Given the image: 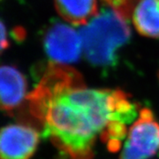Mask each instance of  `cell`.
I'll use <instances>...</instances> for the list:
<instances>
[{
  "label": "cell",
  "instance_id": "cell-1",
  "mask_svg": "<svg viewBox=\"0 0 159 159\" xmlns=\"http://www.w3.org/2000/svg\"><path fill=\"white\" fill-rule=\"evenodd\" d=\"M27 99L43 136L70 159H92L97 138L111 123L128 125L138 117L126 93L89 89L77 70L57 63L47 66Z\"/></svg>",
  "mask_w": 159,
  "mask_h": 159
},
{
  "label": "cell",
  "instance_id": "cell-2",
  "mask_svg": "<svg viewBox=\"0 0 159 159\" xmlns=\"http://www.w3.org/2000/svg\"><path fill=\"white\" fill-rule=\"evenodd\" d=\"M126 18L115 9H104L80 29V34L88 60L108 66L116 61V51L130 38Z\"/></svg>",
  "mask_w": 159,
  "mask_h": 159
},
{
  "label": "cell",
  "instance_id": "cell-3",
  "mask_svg": "<svg viewBox=\"0 0 159 159\" xmlns=\"http://www.w3.org/2000/svg\"><path fill=\"white\" fill-rule=\"evenodd\" d=\"M159 149V122L150 109L142 108L128 130L119 159H148Z\"/></svg>",
  "mask_w": 159,
  "mask_h": 159
},
{
  "label": "cell",
  "instance_id": "cell-4",
  "mask_svg": "<svg viewBox=\"0 0 159 159\" xmlns=\"http://www.w3.org/2000/svg\"><path fill=\"white\" fill-rule=\"evenodd\" d=\"M81 36L66 24L56 23L47 31L44 48L47 55L57 64L76 62L82 48Z\"/></svg>",
  "mask_w": 159,
  "mask_h": 159
},
{
  "label": "cell",
  "instance_id": "cell-5",
  "mask_svg": "<svg viewBox=\"0 0 159 159\" xmlns=\"http://www.w3.org/2000/svg\"><path fill=\"white\" fill-rule=\"evenodd\" d=\"M39 133L25 125H9L2 128L1 159H30L39 143Z\"/></svg>",
  "mask_w": 159,
  "mask_h": 159
},
{
  "label": "cell",
  "instance_id": "cell-6",
  "mask_svg": "<svg viewBox=\"0 0 159 159\" xmlns=\"http://www.w3.org/2000/svg\"><path fill=\"white\" fill-rule=\"evenodd\" d=\"M1 107L6 111L18 108L27 98V80L16 67L3 66L0 71Z\"/></svg>",
  "mask_w": 159,
  "mask_h": 159
},
{
  "label": "cell",
  "instance_id": "cell-7",
  "mask_svg": "<svg viewBox=\"0 0 159 159\" xmlns=\"http://www.w3.org/2000/svg\"><path fill=\"white\" fill-rule=\"evenodd\" d=\"M133 22L142 35L159 37V0H140L133 11Z\"/></svg>",
  "mask_w": 159,
  "mask_h": 159
},
{
  "label": "cell",
  "instance_id": "cell-8",
  "mask_svg": "<svg viewBox=\"0 0 159 159\" xmlns=\"http://www.w3.org/2000/svg\"><path fill=\"white\" fill-rule=\"evenodd\" d=\"M61 17L74 25H86L98 14L96 0H55Z\"/></svg>",
  "mask_w": 159,
  "mask_h": 159
},
{
  "label": "cell",
  "instance_id": "cell-9",
  "mask_svg": "<svg viewBox=\"0 0 159 159\" xmlns=\"http://www.w3.org/2000/svg\"><path fill=\"white\" fill-rule=\"evenodd\" d=\"M9 47V43L7 39V33H6L5 24L2 21L1 22V51H4Z\"/></svg>",
  "mask_w": 159,
  "mask_h": 159
}]
</instances>
